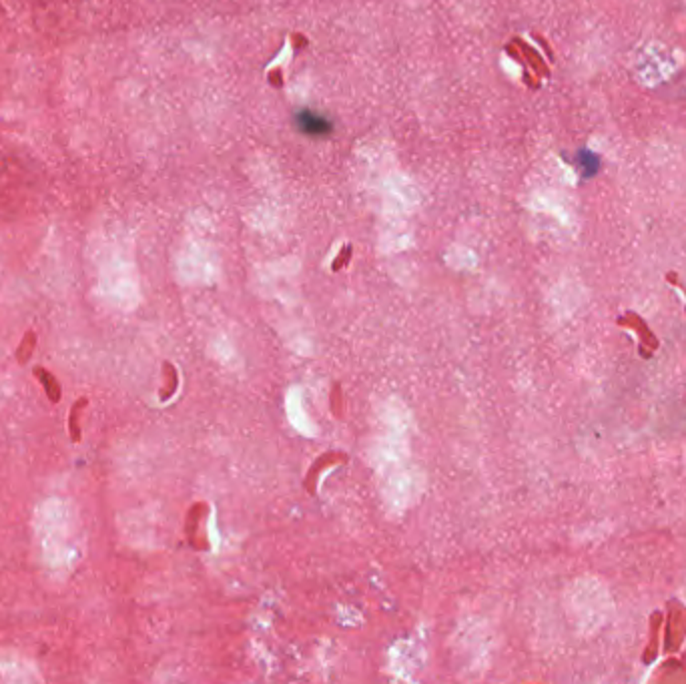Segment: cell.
<instances>
[{"instance_id": "obj_1", "label": "cell", "mask_w": 686, "mask_h": 684, "mask_svg": "<svg viewBox=\"0 0 686 684\" xmlns=\"http://www.w3.org/2000/svg\"><path fill=\"white\" fill-rule=\"evenodd\" d=\"M296 125L301 133L309 137H327L331 133V129H334V125H331V120L326 115L311 109L299 110L296 115Z\"/></svg>"}]
</instances>
